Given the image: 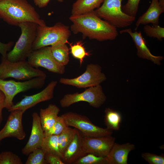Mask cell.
Wrapping results in <instances>:
<instances>
[{
    "label": "cell",
    "mask_w": 164,
    "mask_h": 164,
    "mask_svg": "<svg viewBox=\"0 0 164 164\" xmlns=\"http://www.w3.org/2000/svg\"><path fill=\"white\" fill-rule=\"evenodd\" d=\"M104 122L108 129L113 131L119 130L122 117L118 111L109 108L104 111Z\"/></svg>",
    "instance_id": "obj_23"
},
{
    "label": "cell",
    "mask_w": 164,
    "mask_h": 164,
    "mask_svg": "<svg viewBox=\"0 0 164 164\" xmlns=\"http://www.w3.org/2000/svg\"><path fill=\"white\" fill-rule=\"evenodd\" d=\"M106 99L101 85L99 84L88 87L82 93L66 94L60 103L62 107L65 108L76 103L84 101L94 108H98L105 102Z\"/></svg>",
    "instance_id": "obj_8"
},
{
    "label": "cell",
    "mask_w": 164,
    "mask_h": 164,
    "mask_svg": "<svg viewBox=\"0 0 164 164\" xmlns=\"http://www.w3.org/2000/svg\"><path fill=\"white\" fill-rule=\"evenodd\" d=\"M14 45V42L10 41L7 43H3L0 42V53L2 57L6 58L7 53L10 51Z\"/></svg>",
    "instance_id": "obj_35"
},
{
    "label": "cell",
    "mask_w": 164,
    "mask_h": 164,
    "mask_svg": "<svg viewBox=\"0 0 164 164\" xmlns=\"http://www.w3.org/2000/svg\"><path fill=\"white\" fill-rule=\"evenodd\" d=\"M60 111L59 108L55 104H50L45 108L40 110L39 117L44 132L50 128L56 122Z\"/></svg>",
    "instance_id": "obj_20"
},
{
    "label": "cell",
    "mask_w": 164,
    "mask_h": 164,
    "mask_svg": "<svg viewBox=\"0 0 164 164\" xmlns=\"http://www.w3.org/2000/svg\"><path fill=\"white\" fill-rule=\"evenodd\" d=\"M46 77H36L22 82L0 79V90L5 96V108L9 111L14 104V98L18 94L32 89L42 88Z\"/></svg>",
    "instance_id": "obj_7"
},
{
    "label": "cell",
    "mask_w": 164,
    "mask_h": 164,
    "mask_svg": "<svg viewBox=\"0 0 164 164\" xmlns=\"http://www.w3.org/2000/svg\"><path fill=\"white\" fill-rule=\"evenodd\" d=\"M57 1L62 2L64 0H56ZM35 4L37 7L42 8L46 6L50 0H33Z\"/></svg>",
    "instance_id": "obj_37"
},
{
    "label": "cell",
    "mask_w": 164,
    "mask_h": 164,
    "mask_svg": "<svg viewBox=\"0 0 164 164\" xmlns=\"http://www.w3.org/2000/svg\"><path fill=\"white\" fill-rule=\"evenodd\" d=\"M104 0H77L72 5V15H80L93 11L101 5Z\"/></svg>",
    "instance_id": "obj_21"
},
{
    "label": "cell",
    "mask_w": 164,
    "mask_h": 164,
    "mask_svg": "<svg viewBox=\"0 0 164 164\" xmlns=\"http://www.w3.org/2000/svg\"><path fill=\"white\" fill-rule=\"evenodd\" d=\"M67 127L63 118L61 116H58L53 125L48 130L44 132V136L61 133Z\"/></svg>",
    "instance_id": "obj_30"
},
{
    "label": "cell",
    "mask_w": 164,
    "mask_h": 164,
    "mask_svg": "<svg viewBox=\"0 0 164 164\" xmlns=\"http://www.w3.org/2000/svg\"><path fill=\"white\" fill-rule=\"evenodd\" d=\"M1 0H0V1H1Z\"/></svg>",
    "instance_id": "obj_39"
},
{
    "label": "cell",
    "mask_w": 164,
    "mask_h": 164,
    "mask_svg": "<svg viewBox=\"0 0 164 164\" xmlns=\"http://www.w3.org/2000/svg\"><path fill=\"white\" fill-rule=\"evenodd\" d=\"M73 23L71 30L74 34L81 33L85 37L99 41L113 40L118 35L117 28L97 16L94 11L69 18Z\"/></svg>",
    "instance_id": "obj_1"
},
{
    "label": "cell",
    "mask_w": 164,
    "mask_h": 164,
    "mask_svg": "<svg viewBox=\"0 0 164 164\" xmlns=\"http://www.w3.org/2000/svg\"><path fill=\"white\" fill-rule=\"evenodd\" d=\"M45 158L47 164H65L61 158L59 156L55 154L46 153Z\"/></svg>",
    "instance_id": "obj_34"
},
{
    "label": "cell",
    "mask_w": 164,
    "mask_h": 164,
    "mask_svg": "<svg viewBox=\"0 0 164 164\" xmlns=\"http://www.w3.org/2000/svg\"><path fill=\"white\" fill-rule=\"evenodd\" d=\"M61 116L67 126L77 129L84 136L98 137L111 135L113 133L112 131L95 125L87 117L77 113L69 112Z\"/></svg>",
    "instance_id": "obj_9"
},
{
    "label": "cell",
    "mask_w": 164,
    "mask_h": 164,
    "mask_svg": "<svg viewBox=\"0 0 164 164\" xmlns=\"http://www.w3.org/2000/svg\"><path fill=\"white\" fill-rule=\"evenodd\" d=\"M77 130L75 128L67 127L61 133L58 135L59 148L62 155L73 140Z\"/></svg>",
    "instance_id": "obj_25"
},
{
    "label": "cell",
    "mask_w": 164,
    "mask_h": 164,
    "mask_svg": "<svg viewBox=\"0 0 164 164\" xmlns=\"http://www.w3.org/2000/svg\"><path fill=\"white\" fill-rule=\"evenodd\" d=\"M58 82L52 81L40 92L32 95L26 96L21 101L14 104L8 111L19 109L25 112L38 103L50 100L53 97L54 91Z\"/></svg>",
    "instance_id": "obj_14"
},
{
    "label": "cell",
    "mask_w": 164,
    "mask_h": 164,
    "mask_svg": "<svg viewBox=\"0 0 164 164\" xmlns=\"http://www.w3.org/2000/svg\"><path fill=\"white\" fill-rule=\"evenodd\" d=\"M70 35L68 27L60 23L51 27L38 25L32 50H36L58 43H69L68 40Z\"/></svg>",
    "instance_id": "obj_4"
},
{
    "label": "cell",
    "mask_w": 164,
    "mask_h": 164,
    "mask_svg": "<svg viewBox=\"0 0 164 164\" xmlns=\"http://www.w3.org/2000/svg\"><path fill=\"white\" fill-rule=\"evenodd\" d=\"M115 138L111 135L98 137L83 135V145L86 154L91 153L98 156L106 157L114 144Z\"/></svg>",
    "instance_id": "obj_12"
},
{
    "label": "cell",
    "mask_w": 164,
    "mask_h": 164,
    "mask_svg": "<svg viewBox=\"0 0 164 164\" xmlns=\"http://www.w3.org/2000/svg\"><path fill=\"white\" fill-rule=\"evenodd\" d=\"M73 164H108L106 157L88 153L74 162Z\"/></svg>",
    "instance_id": "obj_27"
},
{
    "label": "cell",
    "mask_w": 164,
    "mask_h": 164,
    "mask_svg": "<svg viewBox=\"0 0 164 164\" xmlns=\"http://www.w3.org/2000/svg\"><path fill=\"white\" fill-rule=\"evenodd\" d=\"M45 152L41 148L36 149L29 154L26 164H46Z\"/></svg>",
    "instance_id": "obj_28"
},
{
    "label": "cell",
    "mask_w": 164,
    "mask_h": 164,
    "mask_svg": "<svg viewBox=\"0 0 164 164\" xmlns=\"http://www.w3.org/2000/svg\"><path fill=\"white\" fill-rule=\"evenodd\" d=\"M141 0H128L127 3L122 6L123 12L125 14L135 17L138 12V6Z\"/></svg>",
    "instance_id": "obj_32"
},
{
    "label": "cell",
    "mask_w": 164,
    "mask_h": 164,
    "mask_svg": "<svg viewBox=\"0 0 164 164\" xmlns=\"http://www.w3.org/2000/svg\"><path fill=\"white\" fill-rule=\"evenodd\" d=\"M1 141L0 140V142Z\"/></svg>",
    "instance_id": "obj_38"
},
{
    "label": "cell",
    "mask_w": 164,
    "mask_h": 164,
    "mask_svg": "<svg viewBox=\"0 0 164 164\" xmlns=\"http://www.w3.org/2000/svg\"><path fill=\"white\" fill-rule=\"evenodd\" d=\"M123 0H104L101 5L94 12L99 17L116 28L127 27L132 24L135 17L123 12L121 9Z\"/></svg>",
    "instance_id": "obj_6"
},
{
    "label": "cell",
    "mask_w": 164,
    "mask_h": 164,
    "mask_svg": "<svg viewBox=\"0 0 164 164\" xmlns=\"http://www.w3.org/2000/svg\"><path fill=\"white\" fill-rule=\"evenodd\" d=\"M83 137L82 134L77 129L73 140L63 154L62 159L65 164H73L86 155L83 149Z\"/></svg>",
    "instance_id": "obj_17"
},
{
    "label": "cell",
    "mask_w": 164,
    "mask_h": 164,
    "mask_svg": "<svg viewBox=\"0 0 164 164\" xmlns=\"http://www.w3.org/2000/svg\"><path fill=\"white\" fill-rule=\"evenodd\" d=\"M50 47L53 57L59 64L64 66L68 64L69 49L66 43H58Z\"/></svg>",
    "instance_id": "obj_22"
},
{
    "label": "cell",
    "mask_w": 164,
    "mask_h": 164,
    "mask_svg": "<svg viewBox=\"0 0 164 164\" xmlns=\"http://www.w3.org/2000/svg\"><path fill=\"white\" fill-rule=\"evenodd\" d=\"M38 77H46L40 70L32 67L26 60L11 62L2 57L0 63V79L13 78L19 80H27Z\"/></svg>",
    "instance_id": "obj_5"
},
{
    "label": "cell",
    "mask_w": 164,
    "mask_h": 164,
    "mask_svg": "<svg viewBox=\"0 0 164 164\" xmlns=\"http://www.w3.org/2000/svg\"><path fill=\"white\" fill-rule=\"evenodd\" d=\"M32 122L29 139L22 150L23 154L28 155L36 149L41 148L44 138L39 115L34 112L32 114Z\"/></svg>",
    "instance_id": "obj_16"
},
{
    "label": "cell",
    "mask_w": 164,
    "mask_h": 164,
    "mask_svg": "<svg viewBox=\"0 0 164 164\" xmlns=\"http://www.w3.org/2000/svg\"><path fill=\"white\" fill-rule=\"evenodd\" d=\"M38 24L26 22L20 24L18 26L21 33L12 49L8 52L7 59L11 62L25 60L33 51L32 46L36 39Z\"/></svg>",
    "instance_id": "obj_3"
},
{
    "label": "cell",
    "mask_w": 164,
    "mask_h": 164,
    "mask_svg": "<svg viewBox=\"0 0 164 164\" xmlns=\"http://www.w3.org/2000/svg\"><path fill=\"white\" fill-rule=\"evenodd\" d=\"M164 12V7L160 5L159 0H152L147 10L137 20L135 30L140 25L151 23L152 26L159 25V17Z\"/></svg>",
    "instance_id": "obj_19"
},
{
    "label": "cell",
    "mask_w": 164,
    "mask_h": 164,
    "mask_svg": "<svg viewBox=\"0 0 164 164\" xmlns=\"http://www.w3.org/2000/svg\"><path fill=\"white\" fill-rule=\"evenodd\" d=\"M10 112L7 121L3 128L0 130V140L7 137H14L21 140L26 136L22 125V118L24 112L17 109Z\"/></svg>",
    "instance_id": "obj_13"
},
{
    "label": "cell",
    "mask_w": 164,
    "mask_h": 164,
    "mask_svg": "<svg viewBox=\"0 0 164 164\" xmlns=\"http://www.w3.org/2000/svg\"><path fill=\"white\" fill-rule=\"evenodd\" d=\"M69 44L71 53L74 58L79 60L80 65H81L84 58L89 56L91 54L86 51L81 41L77 42L74 44L70 43Z\"/></svg>",
    "instance_id": "obj_26"
},
{
    "label": "cell",
    "mask_w": 164,
    "mask_h": 164,
    "mask_svg": "<svg viewBox=\"0 0 164 164\" xmlns=\"http://www.w3.org/2000/svg\"><path fill=\"white\" fill-rule=\"evenodd\" d=\"M41 148L46 153L56 154L62 159V155L59 146L58 135H53L44 136Z\"/></svg>",
    "instance_id": "obj_24"
},
{
    "label": "cell",
    "mask_w": 164,
    "mask_h": 164,
    "mask_svg": "<svg viewBox=\"0 0 164 164\" xmlns=\"http://www.w3.org/2000/svg\"><path fill=\"white\" fill-rule=\"evenodd\" d=\"M0 18L14 26H18L20 24L26 22L46 26L34 7L26 0L0 1Z\"/></svg>",
    "instance_id": "obj_2"
},
{
    "label": "cell",
    "mask_w": 164,
    "mask_h": 164,
    "mask_svg": "<svg viewBox=\"0 0 164 164\" xmlns=\"http://www.w3.org/2000/svg\"><path fill=\"white\" fill-rule=\"evenodd\" d=\"M27 59L30 65L35 68L42 67L50 72L60 74L65 72V66L59 64L53 57L50 46L33 51Z\"/></svg>",
    "instance_id": "obj_11"
},
{
    "label": "cell",
    "mask_w": 164,
    "mask_h": 164,
    "mask_svg": "<svg viewBox=\"0 0 164 164\" xmlns=\"http://www.w3.org/2000/svg\"><path fill=\"white\" fill-rule=\"evenodd\" d=\"M120 34L126 33L132 37L137 49V55L140 58L150 60L155 64L160 65L163 59L162 56H156L152 54L147 46L146 42L143 38L141 32L135 30L133 32L130 28L126 29L120 32Z\"/></svg>",
    "instance_id": "obj_15"
},
{
    "label": "cell",
    "mask_w": 164,
    "mask_h": 164,
    "mask_svg": "<svg viewBox=\"0 0 164 164\" xmlns=\"http://www.w3.org/2000/svg\"><path fill=\"white\" fill-rule=\"evenodd\" d=\"M143 31L147 36L156 38L160 41H162L164 38V28L159 25L151 26L145 25L143 27Z\"/></svg>",
    "instance_id": "obj_29"
},
{
    "label": "cell",
    "mask_w": 164,
    "mask_h": 164,
    "mask_svg": "<svg viewBox=\"0 0 164 164\" xmlns=\"http://www.w3.org/2000/svg\"><path fill=\"white\" fill-rule=\"evenodd\" d=\"M5 98L4 94L0 90V125L2 120V110L5 108Z\"/></svg>",
    "instance_id": "obj_36"
},
{
    "label": "cell",
    "mask_w": 164,
    "mask_h": 164,
    "mask_svg": "<svg viewBox=\"0 0 164 164\" xmlns=\"http://www.w3.org/2000/svg\"><path fill=\"white\" fill-rule=\"evenodd\" d=\"M135 149V145L133 144L115 142L106 157L108 164H127L128 155Z\"/></svg>",
    "instance_id": "obj_18"
},
{
    "label": "cell",
    "mask_w": 164,
    "mask_h": 164,
    "mask_svg": "<svg viewBox=\"0 0 164 164\" xmlns=\"http://www.w3.org/2000/svg\"><path fill=\"white\" fill-rule=\"evenodd\" d=\"M21 158L12 152L7 151L0 153V164H22Z\"/></svg>",
    "instance_id": "obj_31"
},
{
    "label": "cell",
    "mask_w": 164,
    "mask_h": 164,
    "mask_svg": "<svg viewBox=\"0 0 164 164\" xmlns=\"http://www.w3.org/2000/svg\"><path fill=\"white\" fill-rule=\"evenodd\" d=\"M106 79L99 65L90 64L87 65L85 71L80 76L72 79L62 78L59 81L61 84L78 88H86L100 84Z\"/></svg>",
    "instance_id": "obj_10"
},
{
    "label": "cell",
    "mask_w": 164,
    "mask_h": 164,
    "mask_svg": "<svg viewBox=\"0 0 164 164\" xmlns=\"http://www.w3.org/2000/svg\"><path fill=\"white\" fill-rule=\"evenodd\" d=\"M141 156L149 164H164V156L163 154L157 155L148 152L142 153Z\"/></svg>",
    "instance_id": "obj_33"
}]
</instances>
